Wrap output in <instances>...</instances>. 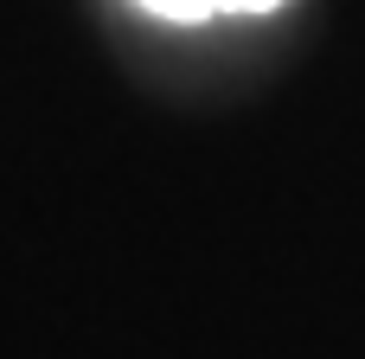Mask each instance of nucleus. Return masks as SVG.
<instances>
[{
    "label": "nucleus",
    "instance_id": "f257e3e1",
    "mask_svg": "<svg viewBox=\"0 0 365 359\" xmlns=\"http://www.w3.org/2000/svg\"><path fill=\"white\" fill-rule=\"evenodd\" d=\"M148 13H160V19H225V13H269V6H282V0H141Z\"/></svg>",
    "mask_w": 365,
    "mask_h": 359
}]
</instances>
